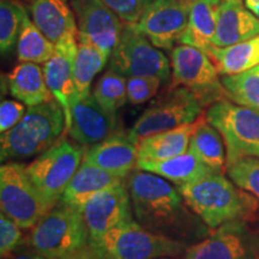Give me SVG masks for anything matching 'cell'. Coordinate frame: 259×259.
<instances>
[{
	"label": "cell",
	"mask_w": 259,
	"mask_h": 259,
	"mask_svg": "<svg viewBox=\"0 0 259 259\" xmlns=\"http://www.w3.org/2000/svg\"><path fill=\"white\" fill-rule=\"evenodd\" d=\"M132 211L137 221L155 233L177 239L187 235L190 223L187 205L180 191L156 174L137 169L130 174L127 183ZM178 240V239H177Z\"/></svg>",
	"instance_id": "1"
},
{
	"label": "cell",
	"mask_w": 259,
	"mask_h": 259,
	"mask_svg": "<svg viewBox=\"0 0 259 259\" xmlns=\"http://www.w3.org/2000/svg\"><path fill=\"white\" fill-rule=\"evenodd\" d=\"M190 210L210 229L245 219L257 209L254 197L235 186L222 173L210 171L178 186Z\"/></svg>",
	"instance_id": "2"
},
{
	"label": "cell",
	"mask_w": 259,
	"mask_h": 259,
	"mask_svg": "<svg viewBox=\"0 0 259 259\" xmlns=\"http://www.w3.org/2000/svg\"><path fill=\"white\" fill-rule=\"evenodd\" d=\"M64 131H66L65 112L54 97L29 107L15 127L2 134L0 158L6 162L40 155L59 141Z\"/></svg>",
	"instance_id": "3"
},
{
	"label": "cell",
	"mask_w": 259,
	"mask_h": 259,
	"mask_svg": "<svg viewBox=\"0 0 259 259\" xmlns=\"http://www.w3.org/2000/svg\"><path fill=\"white\" fill-rule=\"evenodd\" d=\"M29 245L51 259H74L89 246L79 208L59 202L31 228Z\"/></svg>",
	"instance_id": "4"
},
{
	"label": "cell",
	"mask_w": 259,
	"mask_h": 259,
	"mask_svg": "<svg viewBox=\"0 0 259 259\" xmlns=\"http://www.w3.org/2000/svg\"><path fill=\"white\" fill-rule=\"evenodd\" d=\"M93 247L109 259H158L178 257L185 253L187 246L183 241L145 228L132 216L107 232Z\"/></svg>",
	"instance_id": "5"
},
{
	"label": "cell",
	"mask_w": 259,
	"mask_h": 259,
	"mask_svg": "<svg viewBox=\"0 0 259 259\" xmlns=\"http://www.w3.org/2000/svg\"><path fill=\"white\" fill-rule=\"evenodd\" d=\"M57 204L51 203L21 163L5 162L0 167V208L23 229H31Z\"/></svg>",
	"instance_id": "6"
},
{
	"label": "cell",
	"mask_w": 259,
	"mask_h": 259,
	"mask_svg": "<svg viewBox=\"0 0 259 259\" xmlns=\"http://www.w3.org/2000/svg\"><path fill=\"white\" fill-rule=\"evenodd\" d=\"M206 120L222 135L227 166L244 157L259 158V112L226 99L208 107Z\"/></svg>",
	"instance_id": "7"
},
{
	"label": "cell",
	"mask_w": 259,
	"mask_h": 259,
	"mask_svg": "<svg viewBox=\"0 0 259 259\" xmlns=\"http://www.w3.org/2000/svg\"><path fill=\"white\" fill-rule=\"evenodd\" d=\"M170 65L169 88L189 89L204 107L228 99L219 78L218 67L205 51L189 45H178L170 52Z\"/></svg>",
	"instance_id": "8"
},
{
	"label": "cell",
	"mask_w": 259,
	"mask_h": 259,
	"mask_svg": "<svg viewBox=\"0 0 259 259\" xmlns=\"http://www.w3.org/2000/svg\"><path fill=\"white\" fill-rule=\"evenodd\" d=\"M85 148L60 138L25 166L28 176L51 203L60 202L64 191L82 164Z\"/></svg>",
	"instance_id": "9"
},
{
	"label": "cell",
	"mask_w": 259,
	"mask_h": 259,
	"mask_svg": "<svg viewBox=\"0 0 259 259\" xmlns=\"http://www.w3.org/2000/svg\"><path fill=\"white\" fill-rule=\"evenodd\" d=\"M109 69L127 77H156L168 83L171 65L166 54L136 28L124 24L119 42L111 56Z\"/></svg>",
	"instance_id": "10"
},
{
	"label": "cell",
	"mask_w": 259,
	"mask_h": 259,
	"mask_svg": "<svg viewBox=\"0 0 259 259\" xmlns=\"http://www.w3.org/2000/svg\"><path fill=\"white\" fill-rule=\"evenodd\" d=\"M203 108L204 106L189 89L169 88L145 109L128 134L138 143L148 136L196 121L203 115Z\"/></svg>",
	"instance_id": "11"
},
{
	"label": "cell",
	"mask_w": 259,
	"mask_h": 259,
	"mask_svg": "<svg viewBox=\"0 0 259 259\" xmlns=\"http://www.w3.org/2000/svg\"><path fill=\"white\" fill-rule=\"evenodd\" d=\"M77 23V40L96 47L111 58L124 22L101 0H69Z\"/></svg>",
	"instance_id": "12"
},
{
	"label": "cell",
	"mask_w": 259,
	"mask_h": 259,
	"mask_svg": "<svg viewBox=\"0 0 259 259\" xmlns=\"http://www.w3.org/2000/svg\"><path fill=\"white\" fill-rule=\"evenodd\" d=\"M191 0H155L136 28L160 50H173L187 29Z\"/></svg>",
	"instance_id": "13"
},
{
	"label": "cell",
	"mask_w": 259,
	"mask_h": 259,
	"mask_svg": "<svg viewBox=\"0 0 259 259\" xmlns=\"http://www.w3.org/2000/svg\"><path fill=\"white\" fill-rule=\"evenodd\" d=\"M89 232V244L96 246L106 233L132 218L131 197L125 183L99 192L80 208Z\"/></svg>",
	"instance_id": "14"
},
{
	"label": "cell",
	"mask_w": 259,
	"mask_h": 259,
	"mask_svg": "<svg viewBox=\"0 0 259 259\" xmlns=\"http://www.w3.org/2000/svg\"><path fill=\"white\" fill-rule=\"evenodd\" d=\"M66 131L76 143L82 147H93L119 131L116 114L107 112L92 93L88 95L76 94L71 102V116Z\"/></svg>",
	"instance_id": "15"
},
{
	"label": "cell",
	"mask_w": 259,
	"mask_h": 259,
	"mask_svg": "<svg viewBox=\"0 0 259 259\" xmlns=\"http://www.w3.org/2000/svg\"><path fill=\"white\" fill-rule=\"evenodd\" d=\"M213 231L204 240L187 246L185 259H251L258 254L239 221L227 222Z\"/></svg>",
	"instance_id": "16"
},
{
	"label": "cell",
	"mask_w": 259,
	"mask_h": 259,
	"mask_svg": "<svg viewBox=\"0 0 259 259\" xmlns=\"http://www.w3.org/2000/svg\"><path fill=\"white\" fill-rule=\"evenodd\" d=\"M56 46L54 56L44 64V73L52 96L63 107L67 127L71 116V102L77 94L73 77V63L78 40L77 37H70Z\"/></svg>",
	"instance_id": "17"
},
{
	"label": "cell",
	"mask_w": 259,
	"mask_h": 259,
	"mask_svg": "<svg viewBox=\"0 0 259 259\" xmlns=\"http://www.w3.org/2000/svg\"><path fill=\"white\" fill-rule=\"evenodd\" d=\"M83 161L125 179L137 167L138 143L130 134L118 131L88 149Z\"/></svg>",
	"instance_id": "18"
},
{
	"label": "cell",
	"mask_w": 259,
	"mask_h": 259,
	"mask_svg": "<svg viewBox=\"0 0 259 259\" xmlns=\"http://www.w3.org/2000/svg\"><path fill=\"white\" fill-rule=\"evenodd\" d=\"M35 25L54 45L77 37L76 17L69 0H25Z\"/></svg>",
	"instance_id": "19"
},
{
	"label": "cell",
	"mask_w": 259,
	"mask_h": 259,
	"mask_svg": "<svg viewBox=\"0 0 259 259\" xmlns=\"http://www.w3.org/2000/svg\"><path fill=\"white\" fill-rule=\"evenodd\" d=\"M257 35L259 18L246 8L245 0H222L212 46H232Z\"/></svg>",
	"instance_id": "20"
},
{
	"label": "cell",
	"mask_w": 259,
	"mask_h": 259,
	"mask_svg": "<svg viewBox=\"0 0 259 259\" xmlns=\"http://www.w3.org/2000/svg\"><path fill=\"white\" fill-rule=\"evenodd\" d=\"M205 121L206 116L202 115L190 124L166 130L141 139L138 142V160H167L186 153L193 134Z\"/></svg>",
	"instance_id": "21"
},
{
	"label": "cell",
	"mask_w": 259,
	"mask_h": 259,
	"mask_svg": "<svg viewBox=\"0 0 259 259\" xmlns=\"http://www.w3.org/2000/svg\"><path fill=\"white\" fill-rule=\"evenodd\" d=\"M122 183V178L83 161L64 191L60 202L80 209L95 194Z\"/></svg>",
	"instance_id": "22"
},
{
	"label": "cell",
	"mask_w": 259,
	"mask_h": 259,
	"mask_svg": "<svg viewBox=\"0 0 259 259\" xmlns=\"http://www.w3.org/2000/svg\"><path fill=\"white\" fill-rule=\"evenodd\" d=\"M222 0H193L191 3L187 29L180 45H189L208 52L215 38Z\"/></svg>",
	"instance_id": "23"
},
{
	"label": "cell",
	"mask_w": 259,
	"mask_h": 259,
	"mask_svg": "<svg viewBox=\"0 0 259 259\" xmlns=\"http://www.w3.org/2000/svg\"><path fill=\"white\" fill-rule=\"evenodd\" d=\"M8 84L10 94L28 107L53 99L40 64L19 63L9 73Z\"/></svg>",
	"instance_id": "24"
},
{
	"label": "cell",
	"mask_w": 259,
	"mask_h": 259,
	"mask_svg": "<svg viewBox=\"0 0 259 259\" xmlns=\"http://www.w3.org/2000/svg\"><path fill=\"white\" fill-rule=\"evenodd\" d=\"M136 168L160 176L178 186L213 171L190 150L167 160H138Z\"/></svg>",
	"instance_id": "25"
},
{
	"label": "cell",
	"mask_w": 259,
	"mask_h": 259,
	"mask_svg": "<svg viewBox=\"0 0 259 259\" xmlns=\"http://www.w3.org/2000/svg\"><path fill=\"white\" fill-rule=\"evenodd\" d=\"M206 53L222 76L244 72L259 65V35L232 46H212Z\"/></svg>",
	"instance_id": "26"
},
{
	"label": "cell",
	"mask_w": 259,
	"mask_h": 259,
	"mask_svg": "<svg viewBox=\"0 0 259 259\" xmlns=\"http://www.w3.org/2000/svg\"><path fill=\"white\" fill-rule=\"evenodd\" d=\"M57 46L42 34L24 9L17 40L19 63L45 64L56 53Z\"/></svg>",
	"instance_id": "27"
},
{
	"label": "cell",
	"mask_w": 259,
	"mask_h": 259,
	"mask_svg": "<svg viewBox=\"0 0 259 259\" xmlns=\"http://www.w3.org/2000/svg\"><path fill=\"white\" fill-rule=\"evenodd\" d=\"M189 150L211 170L222 174L227 170V155L222 135L208 120L193 134Z\"/></svg>",
	"instance_id": "28"
},
{
	"label": "cell",
	"mask_w": 259,
	"mask_h": 259,
	"mask_svg": "<svg viewBox=\"0 0 259 259\" xmlns=\"http://www.w3.org/2000/svg\"><path fill=\"white\" fill-rule=\"evenodd\" d=\"M108 59L109 57L96 47L78 42L73 63V77L77 95L90 94L93 79L103 70Z\"/></svg>",
	"instance_id": "29"
},
{
	"label": "cell",
	"mask_w": 259,
	"mask_h": 259,
	"mask_svg": "<svg viewBox=\"0 0 259 259\" xmlns=\"http://www.w3.org/2000/svg\"><path fill=\"white\" fill-rule=\"evenodd\" d=\"M221 82L228 100L259 112V65L244 72L223 76Z\"/></svg>",
	"instance_id": "30"
},
{
	"label": "cell",
	"mask_w": 259,
	"mask_h": 259,
	"mask_svg": "<svg viewBox=\"0 0 259 259\" xmlns=\"http://www.w3.org/2000/svg\"><path fill=\"white\" fill-rule=\"evenodd\" d=\"M126 82L125 76L108 69L97 80L92 94L107 112L116 114L118 109L127 102Z\"/></svg>",
	"instance_id": "31"
},
{
	"label": "cell",
	"mask_w": 259,
	"mask_h": 259,
	"mask_svg": "<svg viewBox=\"0 0 259 259\" xmlns=\"http://www.w3.org/2000/svg\"><path fill=\"white\" fill-rule=\"evenodd\" d=\"M24 6L16 0L0 2V51L9 54L17 45Z\"/></svg>",
	"instance_id": "32"
},
{
	"label": "cell",
	"mask_w": 259,
	"mask_h": 259,
	"mask_svg": "<svg viewBox=\"0 0 259 259\" xmlns=\"http://www.w3.org/2000/svg\"><path fill=\"white\" fill-rule=\"evenodd\" d=\"M231 180L259 200V158L244 157L227 166Z\"/></svg>",
	"instance_id": "33"
},
{
	"label": "cell",
	"mask_w": 259,
	"mask_h": 259,
	"mask_svg": "<svg viewBox=\"0 0 259 259\" xmlns=\"http://www.w3.org/2000/svg\"><path fill=\"white\" fill-rule=\"evenodd\" d=\"M161 84L156 77H127L126 92L127 102L131 105H142L156 96Z\"/></svg>",
	"instance_id": "34"
},
{
	"label": "cell",
	"mask_w": 259,
	"mask_h": 259,
	"mask_svg": "<svg viewBox=\"0 0 259 259\" xmlns=\"http://www.w3.org/2000/svg\"><path fill=\"white\" fill-rule=\"evenodd\" d=\"M125 24H135L155 0H101Z\"/></svg>",
	"instance_id": "35"
},
{
	"label": "cell",
	"mask_w": 259,
	"mask_h": 259,
	"mask_svg": "<svg viewBox=\"0 0 259 259\" xmlns=\"http://www.w3.org/2000/svg\"><path fill=\"white\" fill-rule=\"evenodd\" d=\"M22 227H19L14 220L2 212L0 215V252L2 258L17 250L22 244L23 233Z\"/></svg>",
	"instance_id": "36"
},
{
	"label": "cell",
	"mask_w": 259,
	"mask_h": 259,
	"mask_svg": "<svg viewBox=\"0 0 259 259\" xmlns=\"http://www.w3.org/2000/svg\"><path fill=\"white\" fill-rule=\"evenodd\" d=\"M27 108L24 103L16 100H3L0 105V131L5 134L22 120Z\"/></svg>",
	"instance_id": "37"
},
{
	"label": "cell",
	"mask_w": 259,
	"mask_h": 259,
	"mask_svg": "<svg viewBox=\"0 0 259 259\" xmlns=\"http://www.w3.org/2000/svg\"><path fill=\"white\" fill-rule=\"evenodd\" d=\"M3 259H51V258L38 253L37 251L32 250V251H21V252L14 251L12 253L6 255V257H4Z\"/></svg>",
	"instance_id": "38"
},
{
	"label": "cell",
	"mask_w": 259,
	"mask_h": 259,
	"mask_svg": "<svg viewBox=\"0 0 259 259\" xmlns=\"http://www.w3.org/2000/svg\"><path fill=\"white\" fill-rule=\"evenodd\" d=\"M74 259H109L107 255L89 244L88 247Z\"/></svg>",
	"instance_id": "39"
},
{
	"label": "cell",
	"mask_w": 259,
	"mask_h": 259,
	"mask_svg": "<svg viewBox=\"0 0 259 259\" xmlns=\"http://www.w3.org/2000/svg\"><path fill=\"white\" fill-rule=\"evenodd\" d=\"M245 5L255 17L259 18V0H245Z\"/></svg>",
	"instance_id": "40"
},
{
	"label": "cell",
	"mask_w": 259,
	"mask_h": 259,
	"mask_svg": "<svg viewBox=\"0 0 259 259\" xmlns=\"http://www.w3.org/2000/svg\"><path fill=\"white\" fill-rule=\"evenodd\" d=\"M158 259H180V258H176V257H162V258H158ZM185 259V258H184Z\"/></svg>",
	"instance_id": "41"
},
{
	"label": "cell",
	"mask_w": 259,
	"mask_h": 259,
	"mask_svg": "<svg viewBox=\"0 0 259 259\" xmlns=\"http://www.w3.org/2000/svg\"><path fill=\"white\" fill-rule=\"evenodd\" d=\"M251 259H259V253H258L257 255H254V257H253V258H251Z\"/></svg>",
	"instance_id": "42"
},
{
	"label": "cell",
	"mask_w": 259,
	"mask_h": 259,
	"mask_svg": "<svg viewBox=\"0 0 259 259\" xmlns=\"http://www.w3.org/2000/svg\"><path fill=\"white\" fill-rule=\"evenodd\" d=\"M191 2H193V0H191Z\"/></svg>",
	"instance_id": "43"
}]
</instances>
